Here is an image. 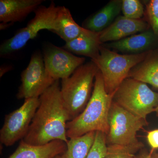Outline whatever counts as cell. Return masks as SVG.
<instances>
[{"label":"cell","instance_id":"cell-18","mask_svg":"<svg viewBox=\"0 0 158 158\" xmlns=\"http://www.w3.org/2000/svg\"><path fill=\"white\" fill-rule=\"evenodd\" d=\"M127 78L158 88V55L151 56L148 54L143 61L131 69Z\"/></svg>","mask_w":158,"mask_h":158},{"label":"cell","instance_id":"cell-28","mask_svg":"<svg viewBox=\"0 0 158 158\" xmlns=\"http://www.w3.org/2000/svg\"><path fill=\"white\" fill-rule=\"evenodd\" d=\"M153 156L154 158H158V153L153 152Z\"/></svg>","mask_w":158,"mask_h":158},{"label":"cell","instance_id":"cell-30","mask_svg":"<svg viewBox=\"0 0 158 158\" xmlns=\"http://www.w3.org/2000/svg\"><path fill=\"white\" fill-rule=\"evenodd\" d=\"M59 156H56V157H55L54 158H59Z\"/></svg>","mask_w":158,"mask_h":158},{"label":"cell","instance_id":"cell-13","mask_svg":"<svg viewBox=\"0 0 158 158\" xmlns=\"http://www.w3.org/2000/svg\"><path fill=\"white\" fill-rule=\"evenodd\" d=\"M67 144L61 140H55L42 145H34L21 140L18 147L8 158H54L62 154Z\"/></svg>","mask_w":158,"mask_h":158},{"label":"cell","instance_id":"cell-17","mask_svg":"<svg viewBox=\"0 0 158 158\" xmlns=\"http://www.w3.org/2000/svg\"><path fill=\"white\" fill-rule=\"evenodd\" d=\"M86 30L74 20L69 9L65 6H59L56 18V30L53 33L66 43L77 38Z\"/></svg>","mask_w":158,"mask_h":158},{"label":"cell","instance_id":"cell-3","mask_svg":"<svg viewBox=\"0 0 158 158\" xmlns=\"http://www.w3.org/2000/svg\"><path fill=\"white\" fill-rule=\"evenodd\" d=\"M98 71L91 61L79 66L70 77L61 80V95L70 121L80 115L88 104Z\"/></svg>","mask_w":158,"mask_h":158},{"label":"cell","instance_id":"cell-14","mask_svg":"<svg viewBox=\"0 0 158 158\" xmlns=\"http://www.w3.org/2000/svg\"><path fill=\"white\" fill-rule=\"evenodd\" d=\"M101 44L99 33L86 30L77 38L65 43L62 48L71 53L89 57L92 60L99 55Z\"/></svg>","mask_w":158,"mask_h":158},{"label":"cell","instance_id":"cell-27","mask_svg":"<svg viewBox=\"0 0 158 158\" xmlns=\"http://www.w3.org/2000/svg\"><path fill=\"white\" fill-rule=\"evenodd\" d=\"M12 24L11 23H1V30H5L7 28L10 27Z\"/></svg>","mask_w":158,"mask_h":158},{"label":"cell","instance_id":"cell-8","mask_svg":"<svg viewBox=\"0 0 158 158\" xmlns=\"http://www.w3.org/2000/svg\"><path fill=\"white\" fill-rule=\"evenodd\" d=\"M39 104V98L26 99L21 106L5 116L0 130L1 144L9 147L25 138Z\"/></svg>","mask_w":158,"mask_h":158},{"label":"cell","instance_id":"cell-11","mask_svg":"<svg viewBox=\"0 0 158 158\" xmlns=\"http://www.w3.org/2000/svg\"><path fill=\"white\" fill-rule=\"evenodd\" d=\"M148 25L141 19H132L124 16H118L104 31L99 33L101 43L116 41L139 32L147 31Z\"/></svg>","mask_w":158,"mask_h":158},{"label":"cell","instance_id":"cell-12","mask_svg":"<svg viewBox=\"0 0 158 158\" xmlns=\"http://www.w3.org/2000/svg\"><path fill=\"white\" fill-rule=\"evenodd\" d=\"M43 0H1L0 21L13 24L24 20L35 11Z\"/></svg>","mask_w":158,"mask_h":158},{"label":"cell","instance_id":"cell-9","mask_svg":"<svg viewBox=\"0 0 158 158\" xmlns=\"http://www.w3.org/2000/svg\"><path fill=\"white\" fill-rule=\"evenodd\" d=\"M21 81L16 95L19 99L39 98L56 81L48 73L42 54L36 51L22 73Z\"/></svg>","mask_w":158,"mask_h":158},{"label":"cell","instance_id":"cell-26","mask_svg":"<svg viewBox=\"0 0 158 158\" xmlns=\"http://www.w3.org/2000/svg\"><path fill=\"white\" fill-rule=\"evenodd\" d=\"M12 67L11 66H8V65H5V66H2L1 68V71H0V77H2L6 73L9 71L11 70Z\"/></svg>","mask_w":158,"mask_h":158},{"label":"cell","instance_id":"cell-6","mask_svg":"<svg viewBox=\"0 0 158 158\" xmlns=\"http://www.w3.org/2000/svg\"><path fill=\"white\" fill-rule=\"evenodd\" d=\"M59 6L52 1L48 7L40 6L34 11V18L25 27L20 29L11 38L3 41L0 46V56L10 59L22 49L29 40L37 37L40 31L47 30L53 32L56 30V18Z\"/></svg>","mask_w":158,"mask_h":158},{"label":"cell","instance_id":"cell-29","mask_svg":"<svg viewBox=\"0 0 158 158\" xmlns=\"http://www.w3.org/2000/svg\"><path fill=\"white\" fill-rule=\"evenodd\" d=\"M155 112L156 113V115L158 117V106L156 108L155 110Z\"/></svg>","mask_w":158,"mask_h":158},{"label":"cell","instance_id":"cell-23","mask_svg":"<svg viewBox=\"0 0 158 158\" xmlns=\"http://www.w3.org/2000/svg\"><path fill=\"white\" fill-rule=\"evenodd\" d=\"M149 23L154 34L158 37V0H151L146 5Z\"/></svg>","mask_w":158,"mask_h":158},{"label":"cell","instance_id":"cell-1","mask_svg":"<svg viewBox=\"0 0 158 158\" xmlns=\"http://www.w3.org/2000/svg\"><path fill=\"white\" fill-rule=\"evenodd\" d=\"M59 81L40 97L39 106L23 139L26 143L42 145L55 140L68 142L66 124L70 118L62 100Z\"/></svg>","mask_w":158,"mask_h":158},{"label":"cell","instance_id":"cell-24","mask_svg":"<svg viewBox=\"0 0 158 158\" xmlns=\"http://www.w3.org/2000/svg\"><path fill=\"white\" fill-rule=\"evenodd\" d=\"M148 142L152 148V152L158 149V129L148 132L147 136Z\"/></svg>","mask_w":158,"mask_h":158},{"label":"cell","instance_id":"cell-25","mask_svg":"<svg viewBox=\"0 0 158 158\" xmlns=\"http://www.w3.org/2000/svg\"><path fill=\"white\" fill-rule=\"evenodd\" d=\"M153 152L148 153L147 151H142L141 153L135 156L134 158H154Z\"/></svg>","mask_w":158,"mask_h":158},{"label":"cell","instance_id":"cell-21","mask_svg":"<svg viewBox=\"0 0 158 158\" xmlns=\"http://www.w3.org/2000/svg\"><path fill=\"white\" fill-rule=\"evenodd\" d=\"M107 151L106 134L97 131L94 143L87 158H104Z\"/></svg>","mask_w":158,"mask_h":158},{"label":"cell","instance_id":"cell-16","mask_svg":"<svg viewBox=\"0 0 158 158\" xmlns=\"http://www.w3.org/2000/svg\"><path fill=\"white\" fill-rule=\"evenodd\" d=\"M156 36L152 30H147L108 44L109 47L122 52L135 54L148 52L155 42Z\"/></svg>","mask_w":158,"mask_h":158},{"label":"cell","instance_id":"cell-10","mask_svg":"<svg viewBox=\"0 0 158 158\" xmlns=\"http://www.w3.org/2000/svg\"><path fill=\"white\" fill-rule=\"evenodd\" d=\"M43 56L48 73L56 81L70 77L85 60L52 44L44 45Z\"/></svg>","mask_w":158,"mask_h":158},{"label":"cell","instance_id":"cell-5","mask_svg":"<svg viewBox=\"0 0 158 158\" xmlns=\"http://www.w3.org/2000/svg\"><path fill=\"white\" fill-rule=\"evenodd\" d=\"M109 128L106 135L107 145H119L141 149L137 133L148 124L147 120L135 116L113 101L108 116Z\"/></svg>","mask_w":158,"mask_h":158},{"label":"cell","instance_id":"cell-22","mask_svg":"<svg viewBox=\"0 0 158 158\" xmlns=\"http://www.w3.org/2000/svg\"><path fill=\"white\" fill-rule=\"evenodd\" d=\"M139 149L119 145H107L104 158H134Z\"/></svg>","mask_w":158,"mask_h":158},{"label":"cell","instance_id":"cell-7","mask_svg":"<svg viewBox=\"0 0 158 158\" xmlns=\"http://www.w3.org/2000/svg\"><path fill=\"white\" fill-rule=\"evenodd\" d=\"M113 101L133 115L146 119L158 106V93L145 83L127 78L114 93Z\"/></svg>","mask_w":158,"mask_h":158},{"label":"cell","instance_id":"cell-4","mask_svg":"<svg viewBox=\"0 0 158 158\" xmlns=\"http://www.w3.org/2000/svg\"><path fill=\"white\" fill-rule=\"evenodd\" d=\"M99 50L98 57L91 61L102 74L106 91L113 96L122 83L127 78L131 69L143 61L149 53L120 55L102 44Z\"/></svg>","mask_w":158,"mask_h":158},{"label":"cell","instance_id":"cell-15","mask_svg":"<svg viewBox=\"0 0 158 158\" xmlns=\"http://www.w3.org/2000/svg\"><path fill=\"white\" fill-rule=\"evenodd\" d=\"M122 1L113 0L85 21L83 27L88 31L100 33L110 27L121 11Z\"/></svg>","mask_w":158,"mask_h":158},{"label":"cell","instance_id":"cell-20","mask_svg":"<svg viewBox=\"0 0 158 158\" xmlns=\"http://www.w3.org/2000/svg\"><path fill=\"white\" fill-rule=\"evenodd\" d=\"M121 11L125 17L140 19L144 15V8L139 0H123Z\"/></svg>","mask_w":158,"mask_h":158},{"label":"cell","instance_id":"cell-2","mask_svg":"<svg viewBox=\"0 0 158 158\" xmlns=\"http://www.w3.org/2000/svg\"><path fill=\"white\" fill-rule=\"evenodd\" d=\"M113 96L106 91L102 76L99 70L94 79L91 97L86 107L80 115L67 122L66 135L68 139L91 132H102L106 135L109 128L108 116Z\"/></svg>","mask_w":158,"mask_h":158},{"label":"cell","instance_id":"cell-19","mask_svg":"<svg viewBox=\"0 0 158 158\" xmlns=\"http://www.w3.org/2000/svg\"><path fill=\"white\" fill-rule=\"evenodd\" d=\"M96 132L69 139L67 148L59 158H87L94 143Z\"/></svg>","mask_w":158,"mask_h":158}]
</instances>
